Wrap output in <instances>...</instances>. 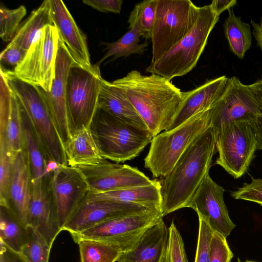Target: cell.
I'll use <instances>...</instances> for the list:
<instances>
[{"mask_svg":"<svg viewBox=\"0 0 262 262\" xmlns=\"http://www.w3.org/2000/svg\"><path fill=\"white\" fill-rule=\"evenodd\" d=\"M140 37L139 28L135 26L117 41L106 43L107 52L96 65L99 66L106 59L112 56H114L112 59L114 60L119 57H127L132 54H142L148 43L146 41L140 43Z\"/></svg>","mask_w":262,"mask_h":262,"instance_id":"4dcf8cb0","label":"cell"},{"mask_svg":"<svg viewBox=\"0 0 262 262\" xmlns=\"http://www.w3.org/2000/svg\"><path fill=\"white\" fill-rule=\"evenodd\" d=\"M59 165L60 164L53 160L50 159L47 161L43 172V177L50 176Z\"/></svg>","mask_w":262,"mask_h":262,"instance_id":"c3c4849f","label":"cell"},{"mask_svg":"<svg viewBox=\"0 0 262 262\" xmlns=\"http://www.w3.org/2000/svg\"><path fill=\"white\" fill-rule=\"evenodd\" d=\"M200 10L189 0H158L151 39V62L160 58L190 31Z\"/></svg>","mask_w":262,"mask_h":262,"instance_id":"52a82bcc","label":"cell"},{"mask_svg":"<svg viewBox=\"0 0 262 262\" xmlns=\"http://www.w3.org/2000/svg\"><path fill=\"white\" fill-rule=\"evenodd\" d=\"M27 52V50L10 42L1 53V72L4 74L13 73L24 60Z\"/></svg>","mask_w":262,"mask_h":262,"instance_id":"f35d334b","label":"cell"},{"mask_svg":"<svg viewBox=\"0 0 262 262\" xmlns=\"http://www.w3.org/2000/svg\"><path fill=\"white\" fill-rule=\"evenodd\" d=\"M48 25H53L51 0L44 1L37 9L31 12L18 28L11 42L28 51L38 33Z\"/></svg>","mask_w":262,"mask_h":262,"instance_id":"484cf974","label":"cell"},{"mask_svg":"<svg viewBox=\"0 0 262 262\" xmlns=\"http://www.w3.org/2000/svg\"><path fill=\"white\" fill-rule=\"evenodd\" d=\"M228 78L226 76H220L184 92V100L167 130L173 129L194 115L211 108L223 94Z\"/></svg>","mask_w":262,"mask_h":262,"instance_id":"44dd1931","label":"cell"},{"mask_svg":"<svg viewBox=\"0 0 262 262\" xmlns=\"http://www.w3.org/2000/svg\"><path fill=\"white\" fill-rule=\"evenodd\" d=\"M87 182L90 191L103 192L151 184L150 180L137 167L102 158L89 164L74 166Z\"/></svg>","mask_w":262,"mask_h":262,"instance_id":"7c38bea8","label":"cell"},{"mask_svg":"<svg viewBox=\"0 0 262 262\" xmlns=\"http://www.w3.org/2000/svg\"><path fill=\"white\" fill-rule=\"evenodd\" d=\"M13 162L14 160L8 154L5 139L0 138V205L9 209L10 187Z\"/></svg>","mask_w":262,"mask_h":262,"instance_id":"e575fe53","label":"cell"},{"mask_svg":"<svg viewBox=\"0 0 262 262\" xmlns=\"http://www.w3.org/2000/svg\"><path fill=\"white\" fill-rule=\"evenodd\" d=\"M256 134L257 149L262 150V114L258 116L256 119L252 122Z\"/></svg>","mask_w":262,"mask_h":262,"instance_id":"bcb514c9","label":"cell"},{"mask_svg":"<svg viewBox=\"0 0 262 262\" xmlns=\"http://www.w3.org/2000/svg\"><path fill=\"white\" fill-rule=\"evenodd\" d=\"M76 243L80 262H116L122 251L117 246L92 239H82Z\"/></svg>","mask_w":262,"mask_h":262,"instance_id":"1f68e13d","label":"cell"},{"mask_svg":"<svg viewBox=\"0 0 262 262\" xmlns=\"http://www.w3.org/2000/svg\"><path fill=\"white\" fill-rule=\"evenodd\" d=\"M157 6L158 0H146L136 4L127 21L129 29L136 26L142 38L151 40Z\"/></svg>","mask_w":262,"mask_h":262,"instance_id":"d6a6232c","label":"cell"},{"mask_svg":"<svg viewBox=\"0 0 262 262\" xmlns=\"http://www.w3.org/2000/svg\"><path fill=\"white\" fill-rule=\"evenodd\" d=\"M260 114V107L248 85L233 76L228 78L223 94L211 108V126L216 133L231 122H252Z\"/></svg>","mask_w":262,"mask_h":262,"instance_id":"4fadbf2b","label":"cell"},{"mask_svg":"<svg viewBox=\"0 0 262 262\" xmlns=\"http://www.w3.org/2000/svg\"><path fill=\"white\" fill-rule=\"evenodd\" d=\"M26 12V8L23 5L14 9L1 7L0 37L3 41H12Z\"/></svg>","mask_w":262,"mask_h":262,"instance_id":"d590c367","label":"cell"},{"mask_svg":"<svg viewBox=\"0 0 262 262\" xmlns=\"http://www.w3.org/2000/svg\"><path fill=\"white\" fill-rule=\"evenodd\" d=\"M216 151L215 136L211 125L187 148L171 171L160 180L162 217L187 207L209 173Z\"/></svg>","mask_w":262,"mask_h":262,"instance_id":"7a4b0ae2","label":"cell"},{"mask_svg":"<svg viewBox=\"0 0 262 262\" xmlns=\"http://www.w3.org/2000/svg\"><path fill=\"white\" fill-rule=\"evenodd\" d=\"M112 83L124 92L154 137L169 128L184 100V92L155 74L133 70Z\"/></svg>","mask_w":262,"mask_h":262,"instance_id":"6da1fadb","label":"cell"},{"mask_svg":"<svg viewBox=\"0 0 262 262\" xmlns=\"http://www.w3.org/2000/svg\"><path fill=\"white\" fill-rule=\"evenodd\" d=\"M168 229V238L164 262H188L183 238L173 221Z\"/></svg>","mask_w":262,"mask_h":262,"instance_id":"8d00e7d4","label":"cell"},{"mask_svg":"<svg viewBox=\"0 0 262 262\" xmlns=\"http://www.w3.org/2000/svg\"><path fill=\"white\" fill-rule=\"evenodd\" d=\"M28 236V227L19 221L11 210L1 206L0 243L20 253Z\"/></svg>","mask_w":262,"mask_h":262,"instance_id":"f546056e","label":"cell"},{"mask_svg":"<svg viewBox=\"0 0 262 262\" xmlns=\"http://www.w3.org/2000/svg\"><path fill=\"white\" fill-rule=\"evenodd\" d=\"M151 210H160L133 203L85 198L70 217L62 231L70 234L78 233L107 220Z\"/></svg>","mask_w":262,"mask_h":262,"instance_id":"9a60e30c","label":"cell"},{"mask_svg":"<svg viewBox=\"0 0 262 262\" xmlns=\"http://www.w3.org/2000/svg\"><path fill=\"white\" fill-rule=\"evenodd\" d=\"M102 78L99 66L91 70L73 62L67 81L66 106L72 135L78 129L89 126L98 107Z\"/></svg>","mask_w":262,"mask_h":262,"instance_id":"ba28073f","label":"cell"},{"mask_svg":"<svg viewBox=\"0 0 262 262\" xmlns=\"http://www.w3.org/2000/svg\"><path fill=\"white\" fill-rule=\"evenodd\" d=\"M73 62L66 47L59 39L55 77L51 91L47 92L38 87L64 147L71 138L66 106V87L69 72Z\"/></svg>","mask_w":262,"mask_h":262,"instance_id":"2e32d148","label":"cell"},{"mask_svg":"<svg viewBox=\"0 0 262 262\" xmlns=\"http://www.w3.org/2000/svg\"><path fill=\"white\" fill-rule=\"evenodd\" d=\"M231 195L235 199L253 202L262 206V179H253L250 183L244 184Z\"/></svg>","mask_w":262,"mask_h":262,"instance_id":"60d3db41","label":"cell"},{"mask_svg":"<svg viewBox=\"0 0 262 262\" xmlns=\"http://www.w3.org/2000/svg\"><path fill=\"white\" fill-rule=\"evenodd\" d=\"M20 105L25 148L29 160L32 180H36L43 177L47 160L31 121L20 103Z\"/></svg>","mask_w":262,"mask_h":262,"instance_id":"83f0119b","label":"cell"},{"mask_svg":"<svg viewBox=\"0 0 262 262\" xmlns=\"http://www.w3.org/2000/svg\"><path fill=\"white\" fill-rule=\"evenodd\" d=\"M47 177H43L32 180L31 198L26 225L36 230L52 246L62 230L47 183Z\"/></svg>","mask_w":262,"mask_h":262,"instance_id":"ac0fdd59","label":"cell"},{"mask_svg":"<svg viewBox=\"0 0 262 262\" xmlns=\"http://www.w3.org/2000/svg\"><path fill=\"white\" fill-rule=\"evenodd\" d=\"M68 164L74 166L94 162L102 156L95 140L88 127L75 131L64 145Z\"/></svg>","mask_w":262,"mask_h":262,"instance_id":"d4e9b609","label":"cell"},{"mask_svg":"<svg viewBox=\"0 0 262 262\" xmlns=\"http://www.w3.org/2000/svg\"><path fill=\"white\" fill-rule=\"evenodd\" d=\"M0 138L5 139L8 154L14 160L19 152L25 149L20 105L12 91L9 118Z\"/></svg>","mask_w":262,"mask_h":262,"instance_id":"f1b7e54d","label":"cell"},{"mask_svg":"<svg viewBox=\"0 0 262 262\" xmlns=\"http://www.w3.org/2000/svg\"><path fill=\"white\" fill-rule=\"evenodd\" d=\"M225 189L206 174L187 207L203 216L214 230L227 238L235 228L225 204Z\"/></svg>","mask_w":262,"mask_h":262,"instance_id":"e0dca14e","label":"cell"},{"mask_svg":"<svg viewBox=\"0 0 262 262\" xmlns=\"http://www.w3.org/2000/svg\"><path fill=\"white\" fill-rule=\"evenodd\" d=\"M219 157L215 164L234 178L247 170L257 149V138L251 122H231L215 133Z\"/></svg>","mask_w":262,"mask_h":262,"instance_id":"30bf717a","label":"cell"},{"mask_svg":"<svg viewBox=\"0 0 262 262\" xmlns=\"http://www.w3.org/2000/svg\"><path fill=\"white\" fill-rule=\"evenodd\" d=\"M31 192L32 178L30 164L27 152L24 149L17 154L13 162L9 206L17 218L26 225Z\"/></svg>","mask_w":262,"mask_h":262,"instance_id":"7402d4cb","label":"cell"},{"mask_svg":"<svg viewBox=\"0 0 262 262\" xmlns=\"http://www.w3.org/2000/svg\"><path fill=\"white\" fill-rule=\"evenodd\" d=\"M236 262H256V261H251V260H246V261H240L239 259Z\"/></svg>","mask_w":262,"mask_h":262,"instance_id":"681fc988","label":"cell"},{"mask_svg":"<svg viewBox=\"0 0 262 262\" xmlns=\"http://www.w3.org/2000/svg\"><path fill=\"white\" fill-rule=\"evenodd\" d=\"M219 17L210 4L201 7L190 31L160 58L151 62L146 71L169 80L188 73L196 65Z\"/></svg>","mask_w":262,"mask_h":262,"instance_id":"277c9868","label":"cell"},{"mask_svg":"<svg viewBox=\"0 0 262 262\" xmlns=\"http://www.w3.org/2000/svg\"><path fill=\"white\" fill-rule=\"evenodd\" d=\"M253 27V35L257 42L258 46L262 51V17L260 18L259 23H257L253 20H251Z\"/></svg>","mask_w":262,"mask_h":262,"instance_id":"7dc6e473","label":"cell"},{"mask_svg":"<svg viewBox=\"0 0 262 262\" xmlns=\"http://www.w3.org/2000/svg\"><path fill=\"white\" fill-rule=\"evenodd\" d=\"M197 214L199 228L194 262H209L211 241L214 230L203 216Z\"/></svg>","mask_w":262,"mask_h":262,"instance_id":"74e56055","label":"cell"},{"mask_svg":"<svg viewBox=\"0 0 262 262\" xmlns=\"http://www.w3.org/2000/svg\"><path fill=\"white\" fill-rule=\"evenodd\" d=\"M51 5L53 25L74 62L84 69H92L94 66L91 62L85 36L65 4L60 0H51Z\"/></svg>","mask_w":262,"mask_h":262,"instance_id":"d6986e66","label":"cell"},{"mask_svg":"<svg viewBox=\"0 0 262 262\" xmlns=\"http://www.w3.org/2000/svg\"><path fill=\"white\" fill-rule=\"evenodd\" d=\"M233 254L227 243L226 238L214 231L211 241L209 262H231Z\"/></svg>","mask_w":262,"mask_h":262,"instance_id":"ab89813d","label":"cell"},{"mask_svg":"<svg viewBox=\"0 0 262 262\" xmlns=\"http://www.w3.org/2000/svg\"><path fill=\"white\" fill-rule=\"evenodd\" d=\"M59 41L57 28L54 25L46 26L36 36L24 60L13 72L5 74L50 92L55 77Z\"/></svg>","mask_w":262,"mask_h":262,"instance_id":"9c48e42d","label":"cell"},{"mask_svg":"<svg viewBox=\"0 0 262 262\" xmlns=\"http://www.w3.org/2000/svg\"><path fill=\"white\" fill-rule=\"evenodd\" d=\"M49 190L62 228L90 192L89 185L76 167L60 165L49 177Z\"/></svg>","mask_w":262,"mask_h":262,"instance_id":"5bb4252c","label":"cell"},{"mask_svg":"<svg viewBox=\"0 0 262 262\" xmlns=\"http://www.w3.org/2000/svg\"><path fill=\"white\" fill-rule=\"evenodd\" d=\"M162 217L160 210H151L107 220L70 234L76 243L92 239L117 246L122 251Z\"/></svg>","mask_w":262,"mask_h":262,"instance_id":"8fae6325","label":"cell"},{"mask_svg":"<svg viewBox=\"0 0 262 262\" xmlns=\"http://www.w3.org/2000/svg\"><path fill=\"white\" fill-rule=\"evenodd\" d=\"M228 11V16L223 24L225 36L230 50L238 58L242 59L251 46V28L248 23L242 20L241 17L235 15L232 8Z\"/></svg>","mask_w":262,"mask_h":262,"instance_id":"4316f807","label":"cell"},{"mask_svg":"<svg viewBox=\"0 0 262 262\" xmlns=\"http://www.w3.org/2000/svg\"><path fill=\"white\" fill-rule=\"evenodd\" d=\"M248 85L257 102L262 114V78Z\"/></svg>","mask_w":262,"mask_h":262,"instance_id":"f6af8a7d","label":"cell"},{"mask_svg":"<svg viewBox=\"0 0 262 262\" xmlns=\"http://www.w3.org/2000/svg\"><path fill=\"white\" fill-rule=\"evenodd\" d=\"M211 125V108L200 113L179 126L153 137L144 166L155 178H164L189 145Z\"/></svg>","mask_w":262,"mask_h":262,"instance_id":"5b68a950","label":"cell"},{"mask_svg":"<svg viewBox=\"0 0 262 262\" xmlns=\"http://www.w3.org/2000/svg\"><path fill=\"white\" fill-rule=\"evenodd\" d=\"M236 3V0H214L210 5L213 11L220 16L223 11L232 8Z\"/></svg>","mask_w":262,"mask_h":262,"instance_id":"ee69618b","label":"cell"},{"mask_svg":"<svg viewBox=\"0 0 262 262\" xmlns=\"http://www.w3.org/2000/svg\"><path fill=\"white\" fill-rule=\"evenodd\" d=\"M98 107L122 122L140 129L148 130L124 92L112 82L103 78L101 82Z\"/></svg>","mask_w":262,"mask_h":262,"instance_id":"603a6c76","label":"cell"},{"mask_svg":"<svg viewBox=\"0 0 262 262\" xmlns=\"http://www.w3.org/2000/svg\"><path fill=\"white\" fill-rule=\"evenodd\" d=\"M86 198L93 200H111L133 203L161 211L162 198L160 180L151 184L103 192L90 191Z\"/></svg>","mask_w":262,"mask_h":262,"instance_id":"cb8c5ba5","label":"cell"},{"mask_svg":"<svg viewBox=\"0 0 262 262\" xmlns=\"http://www.w3.org/2000/svg\"><path fill=\"white\" fill-rule=\"evenodd\" d=\"M28 227V238L20 253L28 262H49L52 246L36 230Z\"/></svg>","mask_w":262,"mask_h":262,"instance_id":"836d02e7","label":"cell"},{"mask_svg":"<svg viewBox=\"0 0 262 262\" xmlns=\"http://www.w3.org/2000/svg\"><path fill=\"white\" fill-rule=\"evenodd\" d=\"M1 73L26 112L47 161L51 159L60 165H68L64 145L39 88Z\"/></svg>","mask_w":262,"mask_h":262,"instance_id":"8992f818","label":"cell"},{"mask_svg":"<svg viewBox=\"0 0 262 262\" xmlns=\"http://www.w3.org/2000/svg\"><path fill=\"white\" fill-rule=\"evenodd\" d=\"M0 262H28L23 255L0 243Z\"/></svg>","mask_w":262,"mask_h":262,"instance_id":"7bdbcfd3","label":"cell"},{"mask_svg":"<svg viewBox=\"0 0 262 262\" xmlns=\"http://www.w3.org/2000/svg\"><path fill=\"white\" fill-rule=\"evenodd\" d=\"M102 157L123 163L136 157L150 143L153 136L97 107L89 126Z\"/></svg>","mask_w":262,"mask_h":262,"instance_id":"3957f363","label":"cell"},{"mask_svg":"<svg viewBox=\"0 0 262 262\" xmlns=\"http://www.w3.org/2000/svg\"><path fill=\"white\" fill-rule=\"evenodd\" d=\"M82 2L100 12L117 14L120 13L123 4L122 0H83Z\"/></svg>","mask_w":262,"mask_h":262,"instance_id":"b9f144b4","label":"cell"},{"mask_svg":"<svg viewBox=\"0 0 262 262\" xmlns=\"http://www.w3.org/2000/svg\"><path fill=\"white\" fill-rule=\"evenodd\" d=\"M168 229L162 218L122 250L117 262H164Z\"/></svg>","mask_w":262,"mask_h":262,"instance_id":"ffe728a7","label":"cell"}]
</instances>
